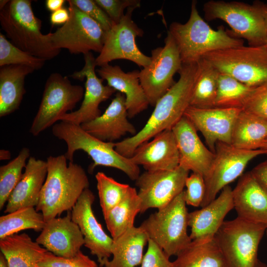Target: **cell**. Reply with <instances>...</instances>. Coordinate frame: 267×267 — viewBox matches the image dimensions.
<instances>
[{"label": "cell", "mask_w": 267, "mask_h": 267, "mask_svg": "<svg viewBox=\"0 0 267 267\" xmlns=\"http://www.w3.org/2000/svg\"><path fill=\"white\" fill-rule=\"evenodd\" d=\"M198 72V62L182 64L178 81L157 101L144 126L134 135L116 142V150L130 158L139 145L164 131L172 130L190 106Z\"/></svg>", "instance_id": "obj_1"}, {"label": "cell", "mask_w": 267, "mask_h": 267, "mask_svg": "<svg viewBox=\"0 0 267 267\" xmlns=\"http://www.w3.org/2000/svg\"><path fill=\"white\" fill-rule=\"evenodd\" d=\"M64 155L49 156L47 173L36 207L46 222L72 210L89 182L83 168L73 162L67 163Z\"/></svg>", "instance_id": "obj_2"}, {"label": "cell", "mask_w": 267, "mask_h": 267, "mask_svg": "<svg viewBox=\"0 0 267 267\" xmlns=\"http://www.w3.org/2000/svg\"><path fill=\"white\" fill-rule=\"evenodd\" d=\"M197 4V1H192L185 23L173 22L168 31L178 48L182 64L197 62L212 51L244 45L243 39L223 26L212 29L200 15Z\"/></svg>", "instance_id": "obj_3"}, {"label": "cell", "mask_w": 267, "mask_h": 267, "mask_svg": "<svg viewBox=\"0 0 267 267\" xmlns=\"http://www.w3.org/2000/svg\"><path fill=\"white\" fill-rule=\"evenodd\" d=\"M42 21L33 11L31 0H11L0 11V23L10 42L36 57L48 60L60 52L50 40L51 32L43 34Z\"/></svg>", "instance_id": "obj_4"}, {"label": "cell", "mask_w": 267, "mask_h": 267, "mask_svg": "<svg viewBox=\"0 0 267 267\" xmlns=\"http://www.w3.org/2000/svg\"><path fill=\"white\" fill-rule=\"evenodd\" d=\"M52 133L66 142L67 149L64 155L69 162H73L75 152L81 150L93 161L89 167L91 172L99 166L112 167L122 171L135 181L140 175L138 166L116 150V142L102 141L88 133L81 126L60 121L53 125Z\"/></svg>", "instance_id": "obj_5"}, {"label": "cell", "mask_w": 267, "mask_h": 267, "mask_svg": "<svg viewBox=\"0 0 267 267\" xmlns=\"http://www.w3.org/2000/svg\"><path fill=\"white\" fill-rule=\"evenodd\" d=\"M186 205L183 191L139 226L169 257L177 256L192 241L187 233L189 213Z\"/></svg>", "instance_id": "obj_6"}, {"label": "cell", "mask_w": 267, "mask_h": 267, "mask_svg": "<svg viewBox=\"0 0 267 267\" xmlns=\"http://www.w3.org/2000/svg\"><path fill=\"white\" fill-rule=\"evenodd\" d=\"M267 228L237 217L224 221L214 238L225 267H256L259 244Z\"/></svg>", "instance_id": "obj_7"}, {"label": "cell", "mask_w": 267, "mask_h": 267, "mask_svg": "<svg viewBox=\"0 0 267 267\" xmlns=\"http://www.w3.org/2000/svg\"><path fill=\"white\" fill-rule=\"evenodd\" d=\"M202 58L222 73L251 88L267 83V50L265 45L240 46L211 52Z\"/></svg>", "instance_id": "obj_8"}, {"label": "cell", "mask_w": 267, "mask_h": 267, "mask_svg": "<svg viewBox=\"0 0 267 267\" xmlns=\"http://www.w3.org/2000/svg\"><path fill=\"white\" fill-rule=\"evenodd\" d=\"M207 21L220 19L231 28L235 37L245 39L248 45L262 46L267 40V31L259 10L252 4L237 1L209 0L204 4Z\"/></svg>", "instance_id": "obj_9"}, {"label": "cell", "mask_w": 267, "mask_h": 267, "mask_svg": "<svg viewBox=\"0 0 267 267\" xmlns=\"http://www.w3.org/2000/svg\"><path fill=\"white\" fill-rule=\"evenodd\" d=\"M84 95L80 85H73L68 78L53 73L46 81L38 112L30 128V133L37 136L60 121L61 117L72 111Z\"/></svg>", "instance_id": "obj_10"}, {"label": "cell", "mask_w": 267, "mask_h": 267, "mask_svg": "<svg viewBox=\"0 0 267 267\" xmlns=\"http://www.w3.org/2000/svg\"><path fill=\"white\" fill-rule=\"evenodd\" d=\"M264 154H267V150H245L229 144L217 142L214 159L204 177L205 193L201 207L208 205L224 187L240 178L252 159Z\"/></svg>", "instance_id": "obj_11"}, {"label": "cell", "mask_w": 267, "mask_h": 267, "mask_svg": "<svg viewBox=\"0 0 267 267\" xmlns=\"http://www.w3.org/2000/svg\"><path fill=\"white\" fill-rule=\"evenodd\" d=\"M67 22L51 33L53 46L66 48L71 54L84 55L94 51L100 53L102 49L106 32L95 20L82 11L70 0Z\"/></svg>", "instance_id": "obj_12"}, {"label": "cell", "mask_w": 267, "mask_h": 267, "mask_svg": "<svg viewBox=\"0 0 267 267\" xmlns=\"http://www.w3.org/2000/svg\"><path fill=\"white\" fill-rule=\"evenodd\" d=\"M150 58L149 64L139 72V80L149 105L154 106L176 83L174 76L182 66L178 48L168 32L164 45L152 50Z\"/></svg>", "instance_id": "obj_13"}, {"label": "cell", "mask_w": 267, "mask_h": 267, "mask_svg": "<svg viewBox=\"0 0 267 267\" xmlns=\"http://www.w3.org/2000/svg\"><path fill=\"white\" fill-rule=\"evenodd\" d=\"M138 8L131 6L120 21L113 24L106 32L104 44L101 52L95 58L96 66H103L116 59H126L135 63L139 67L147 66L151 62L150 56L143 54L135 43L136 37H142V30L132 18L134 10Z\"/></svg>", "instance_id": "obj_14"}, {"label": "cell", "mask_w": 267, "mask_h": 267, "mask_svg": "<svg viewBox=\"0 0 267 267\" xmlns=\"http://www.w3.org/2000/svg\"><path fill=\"white\" fill-rule=\"evenodd\" d=\"M189 171L178 166L172 170L145 171L135 180L141 200L140 213L150 208L161 209L181 193Z\"/></svg>", "instance_id": "obj_15"}, {"label": "cell", "mask_w": 267, "mask_h": 267, "mask_svg": "<svg viewBox=\"0 0 267 267\" xmlns=\"http://www.w3.org/2000/svg\"><path fill=\"white\" fill-rule=\"evenodd\" d=\"M84 56L85 65L82 69L70 75L71 78L82 81L86 79L84 99L77 110L67 113L60 118V121L69 122L79 126L100 116L102 114L99 108L100 104L116 92L108 85H104L103 80L96 76L95 58L91 52Z\"/></svg>", "instance_id": "obj_16"}, {"label": "cell", "mask_w": 267, "mask_h": 267, "mask_svg": "<svg viewBox=\"0 0 267 267\" xmlns=\"http://www.w3.org/2000/svg\"><path fill=\"white\" fill-rule=\"evenodd\" d=\"M94 199L89 188L86 189L72 208L71 216L83 235L84 246L96 257L102 267L112 256L113 239L105 233L94 216L92 208Z\"/></svg>", "instance_id": "obj_17"}, {"label": "cell", "mask_w": 267, "mask_h": 267, "mask_svg": "<svg viewBox=\"0 0 267 267\" xmlns=\"http://www.w3.org/2000/svg\"><path fill=\"white\" fill-rule=\"evenodd\" d=\"M241 110L237 108H200L189 106L184 116L202 134L208 147L215 153L217 142L231 144L234 122Z\"/></svg>", "instance_id": "obj_18"}, {"label": "cell", "mask_w": 267, "mask_h": 267, "mask_svg": "<svg viewBox=\"0 0 267 267\" xmlns=\"http://www.w3.org/2000/svg\"><path fill=\"white\" fill-rule=\"evenodd\" d=\"M172 130L178 151L179 166L204 178L211 168L215 153L202 142L197 131L184 116Z\"/></svg>", "instance_id": "obj_19"}, {"label": "cell", "mask_w": 267, "mask_h": 267, "mask_svg": "<svg viewBox=\"0 0 267 267\" xmlns=\"http://www.w3.org/2000/svg\"><path fill=\"white\" fill-rule=\"evenodd\" d=\"M36 241L53 254L66 258L76 255L85 244L83 235L70 212L46 222Z\"/></svg>", "instance_id": "obj_20"}, {"label": "cell", "mask_w": 267, "mask_h": 267, "mask_svg": "<svg viewBox=\"0 0 267 267\" xmlns=\"http://www.w3.org/2000/svg\"><path fill=\"white\" fill-rule=\"evenodd\" d=\"M146 171L172 170L179 166V153L172 130L156 135L152 140L139 145L130 158Z\"/></svg>", "instance_id": "obj_21"}, {"label": "cell", "mask_w": 267, "mask_h": 267, "mask_svg": "<svg viewBox=\"0 0 267 267\" xmlns=\"http://www.w3.org/2000/svg\"><path fill=\"white\" fill-rule=\"evenodd\" d=\"M233 209L232 189L227 185L208 205L189 213L191 240L214 238L225 216Z\"/></svg>", "instance_id": "obj_22"}, {"label": "cell", "mask_w": 267, "mask_h": 267, "mask_svg": "<svg viewBox=\"0 0 267 267\" xmlns=\"http://www.w3.org/2000/svg\"><path fill=\"white\" fill-rule=\"evenodd\" d=\"M125 96L117 92L105 112L95 119L84 123L81 128L104 141L113 142L127 134H135L136 129L128 120Z\"/></svg>", "instance_id": "obj_23"}, {"label": "cell", "mask_w": 267, "mask_h": 267, "mask_svg": "<svg viewBox=\"0 0 267 267\" xmlns=\"http://www.w3.org/2000/svg\"><path fill=\"white\" fill-rule=\"evenodd\" d=\"M232 198L237 217L267 226V193L250 171L239 178Z\"/></svg>", "instance_id": "obj_24"}, {"label": "cell", "mask_w": 267, "mask_h": 267, "mask_svg": "<svg viewBox=\"0 0 267 267\" xmlns=\"http://www.w3.org/2000/svg\"><path fill=\"white\" fill-rule=\"evenodd\" d=\"M97 72L107 85L124 94L129 118H133L147 108L149 103L140 83V71L126 73L118 65L107 64L100 67Z\"/></svg>", "instance_id": "obj_25"}, {"label": "cell", "mask_w": 267, "mask_h": 267, "mask_svg": "<svg viewBox=\"0 0 267 267\" xmlns=\"http://www.w3.org/2000/svg\"><path fill=\"white\" fill-rule=\"evenodd\" d=\"M47 173L46 161L30 157L20 180L9 197L4 213H9L25 207H36Z\"/></svg>", "instance_id": "obj_26"}, {"label": "cell", "mask_w": 267, "mask_h": 267, "mask_svg": "<svg viewBox=\"0 0 267 267\" xmlns=\"http://www.w3.org/2000/svg\"><path fill=\"white\" fill-rule=\"evenodd\" d=\"M149 237L140 226L130 228L114 239L111 246L112 259L104 267H135L141 264L143 249Z\"/></svg>", "instance_id": "obj_27"}, {"label": "cell", "mask_w": 267, "mask_h": 267, "mask_svg": "<svg viewBox=\"0 0 267 267\" xmlns=\"http://www.w3.org/2000/svg\"><path fill=\"white\" fill-rule=\"evenodd\" d=\"M35 71L24 65H10L0 69V117L8 115L19 108L24 94L26 77Z\"/></svg>", "instance_id": "obj_28"}, {"label": "cell", "mask_w": 267, "mask_h": 267, "mask_svg": "<svg viewBox=\"0 0 267 267\" xmlns=\"http://www.w3.org/2000/svg\"><path fill=\"white\" fill-rule=\"evenodd\" d=\"M0 250L8 267H38L47 251L25 233L0 239Z\"/></svg>", "instance_id": "obj_29"}, {"label": "cell", "mask_w": 267, "mask_h": 267, "mask_svg": "<svg viewBox=\"0 0 267 267\" xmlns=\"http://www.w3.org/2000/svg\"><path fill=\"white\" fill-rule=\"evenodd\" d=\"M267 139V120L242 109L233 126L231 145L240 149H260Z\"/></svg>", "instance_id": "obj_30"}, {"label": "cell", "mask_w": 267, "mask_h": 267, "mask_svg": "<svg viewBox=\"0 0 267 267\" xmlns=\"http://www.w3.org/2000/svg\"><path fill=\"white\" fill-rule=\"evenodd\" d=\"M173 262L174 267H225L215 238L192 240Z\"/></svg>", "instance_id": "obj_31"}, {"label": "cell", "mask_w": 267, "mask_h": 267, "mask_svg": "<svg viewBox=\"0 0 267 267\" xmlns=\"http://www.w3.org/2000/svg\"><path fill=\"white\" fill-rule=\"evenodd\" d=\"M140 210L141 200L137 192L130 186L120 202L104 216L111 237L115 239L134 226L135 218Z\"/></svg>", "instance_id": "obj_32"}, {"label": "cell", "mask_w": 267, "mask_h": 267, "mask_svg": "<svg viewBox=\"0 0 267 267\" xmlns=\"http://www.w3.org/2000/svg\"><path fill=\"white\" fill-rule=\"evenodd\" d=\"M199 72L191 95L190 106L208 108L215 107L219 72L207 60L198 61Z\"/></svg>", "instance_id": "obj_33"}, {"label": "cell", "mask_w": 267, "mask_h": 267, "mask_svg": "<svg viewBox=\"0 0 267 267\" xmlns=\"http://www.w3.org/2000/svg\"><path fill=\"white\" fill-rule=\"evenodd\" d=\"M45 223L43 214L34 207L19 209L0 217V239L23 230L42 231Z\"/></svg>", "instance_id": "obj_34"}, {"label": "cell", "mask_w": 267, "mask_h": 267, "mask_svg": "<svg viewBox=\"0 0 267 267\" xmlns=\"http://www.w3.org/2000/svg\"><path fill=\"white\" fill-rule=\"evenodd\" d=\"M253 89L228 75L220 72L215 107L242 109Z\"/></svg>", "instance_id": "obj_35"}, {"label": "cell", "mask_w": 267, "mask_h": 267, "mask_svg": "<svg viewBox=\"0 0 267 267\" xmlns=\"http://www.w3.org/2000/svg\"><path fill=\"white\" fill-rule=\"evenodd\" d=\"M30 150L23 148L18 155L7 164L0 167V209L3 208L11 192L20 180L26 161L30 158Z\"/></svg>", "instance_id": "obj_36"}, {"label": "cell", "mask_w": 267, "mask_h": 267, "mask_svg": "<svg viewBox=\"0 0 267 267\" xmlns=\"http://www.w3.org/2000/svg\"><path fill=\"white\" fill-rule=\"evenodd\" d=\"M95 178L100 205L105 216L120 202L130 186L119 182L101 172L95 175Z\"/></svg>", "instance_id": "obj_37"}, {"label": "cell", "mask_w": 267, "mask_h": 267, "mask_svg": "<svg viewBox=\"0 0 267 267\" xmlns=\"http://www.w3.org/2000/svg\"><path fill=\"white\" fill-rule=\"evenodd\" d=\"M46 60L33 56L14 45L0 33V66L19 65L41 69Z\"/></svg>", "instance_id": "obj_38"}, {"label": "cell", "mask_w": 267, "mask_h": 267, "mask_svg": "<svg viewBox=\"0 0 267 267\" xmlns=\"http://www.w3.org/2000/svg\"><path fill=\"white\" fill-rule=\"evenodd\" d=\"M38 267H98L96 263L81 251L70 258L56 256L47 251Z\"/></svg>", "instance_id": "obj_39"}, {"label": "cell", "mask_w": 267, "mask_h": 267, "mask_svg": "<svg viewBox=\"0 0 267 267\" xmlns=\"http://www.w3.org/2000/svg\"><path fill=\"white\" fill-rule=\"evenodd\" d=\"M184 198L186 205L201 206L205 193L204 178L199 174L192 173L186 179Z\"/></svg>", "instance_id": "obj_40"}, {"label": "cell", "mask_w": 267, "mask_h": 267, "mask_svg": "<svg viewBox=\"0 0 267 267\" xmlns=\"http://www.w3.org/2000/svg\"><path fill=\"white\" fill-rule=\"evenodd\" d=\"M242 109L267 120V83L254 88Z\"/></svg>", "instance_id": "obj_41"}, {"label": "cell", "mask_w": 267, "mask_h": 267, "mask_svg": "<svg viewBox=\"0 0 267 267\" xmlns=\"http://www.w3.org/2000/svg\"><path fill=\"white\" fill-rule=\"evenodd\" d=\"M82 11L97 22L107 32L113 23L105 12L94 0H69Z\"/></svg>", "instance_id": "obj_42"}, {"label": "cell", "mask_w": 267, "mask_h": 267, "mask_svg": "<svg viewBox=\"0 0 267 267\" xmlns=\"http://www.w3.org/2000/svg\"><path fill=\"white\" fill-rule=\"evenodd\" d=\"M108 15L113 24L119 23L125 14V8L140 6L138 0H94Z\"/></svg>", "instance_id": "obj_43"}, {"label": "cell", "mask_w": 267, "mask_h": 267, "mask_svg": "<svg viewBox=\"0 0 267 267\" xmlns=\"http://www.w3.org/2000/svg\"><path fill=\"white\" fill-rule=\"evenodd\" d=\"M140 267H174L173 262L156 243L149 239Z\"/></svg>", "instance_id": "obj_44"}, {"label": "cell", "mask_w": 267, "mask_h": 267, "mask_svg": "<svg viewBox=\"0 0 267 267\" xmlns=\"http://www.w3.org/2000/svg\"><path fill=\"white\" fill-rule=\"evenodd\" d=\"M250 172L267 193V160L256 165Z\"/></svg>", "instance_id": "obj_45"}, {"label": "cell", "mask_w": 267, "mask_h": 267, "mask_svg": "<svg viewBox=\"0 0 267 267\" xmlns=\"http://www.w3.org/2000/svg\"><path fill=\"white\" fill-rule=\"evenodd\" d=\"M70 16L68 9L62 8L51 13L50 22L53 25L64 24L68 20Z\"/></svg>", "instance_id": "obj_46"}, {"label": "cell", "mask_w": 267, "mask_h": 267, "mask_svg": "<svg viewBox=\"0 0 267 267\" xmlns=\"http://www.w3.org/2000/svg\"><path fill=\"white\" fill-rule=\"evenodd\" d=\"M65 2L64 0H46L45 6L49 11L53 12L63 8Z\"/></svg>", "instance_id": "obj_47"}, {"label": "cell", "mask_w": 267, "mask_h": 267, "mask_svg": "<svg viewBox=\"0 0 267 267\" xmlns=\"http://www.w3.org/2000/svg\"><path fill=\"white\" fill-rule=\"evenodd\" d=\"M253 4L259 10L264 19L267 31V4L259 0L254 1Z\"/></svg>", "instance_id": "obj_48"}, {"label": "cell", "mask_w": 267, "mask_h": 267, "mask_svg": "<svg viewBox=\"0 0 267 267\" xmlns=\"http://www.w3.org/2000/svg\"><path fill=\"white\" fill-rule=\"evenodd\" d=\"M11 158V153L9 150L1 149L0 150V160H7Z\"/></svg>", "instance_id": "obj_49"}, {"label": "cell", "mask_w": 267, "mask_h": 267, "mask_svg": "<svg viewBox=\"0 0 267 267\" xmlns=\"http://www.w3.org/2000/svg\"><path fill=\"white\" fill-rule=\"evenodd\" d=\"M0 267H8L6 260L1 252L0 253Z\"/></svg>", "instance_id": "obj_50"}, {"label": "cell", "mask_w": 267, "mask_h": 267, "mask_svg": "<svg viewBox=\"0 0 267 267\" xmlns=\"http://www.w3.org/2000/svg\"><path fill=\"white\" fill-rule=\"evenodd\" d=\"M9 0H0V10L2 9L7 4Z\"/></svg>", "instance_id": "obj_51"}, {"label": "cell", "mask_w": 267, "mask_h": 267, "mask_svg": "<svg viewBox=\"0 0 267 267\" xmlns=\"http://www.w3.org/2000/svg\"><path fill=\"white\" fill-rule=\"evenodd\" d=\"M256 267H267V264L259 260Z\"/></svg>", "instance_id": "obj_52"}, {"label": "cell", "mask_w": 267, "mask_h": 267, "mask_svg": "<svg viewBox=\"0 0 267 267\" xmlns=\"http://www.w3.org/2000/svg\"><path fill=\"white\" fill-rule=\"evenodd\" d=\"M260 149L267 150V139L262 143Z\"/></svg>", "instance_id": "obj_53"}, {"label": "cell", "mask_w": 267, "mask_h": 267, "mask_svg": "<svg viewBox=\"0 0 267 267\" xmlns=\"http://www.w3.org/2000/svg\"><path fill=\"white\" fill-rule=\"evenodd\" d=\"M265 45V46H266V49H267V41H266V43Z\"/></svg>", "instance_id": "obj_54"}, {"label": "cell", "mask_w": 267, "mask_h": 267, "mask_svg": "<svg viewBox=\"0 0 267 267\" xmlns=\"http://www.w3.org/2000/svg\"><path fill=\"white\" fill-rule=\"evenodd\" d=\"M266 235H267V229H266Z\"/></svg>", "instance_id": "obj_55"}]
</instances>
